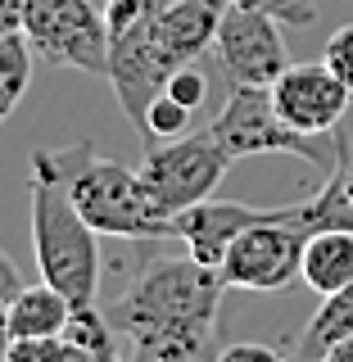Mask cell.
I'll list each match as a JSON object with an SVG mask.
<instances>
[{
    "instance_id": "cell-1",
    "label": "cell",
    "mask_w": 353,
    "mask_h": 362,
    "mask_svg": "<svg viewBox=\"0 0 353 362\" xmlns=\"http://www.w3.org/2000/svg\"><path fill=\"white\" fill-rule=\"evenodd\" d=\"M222 272L199 258H154L118 299L100 303L127 358L145 362H199L218 358V303Z\"/></svg>"
},
{
    "instance_id": "cell-2",
    "label": "cell",
    "mask_w": 353,
    "mask_h": 362,
    "mask_svg": "<svg viewBox=\"0 0 353 362\" xmlns=\"http://www.w3.org/2000/svg\"><path fill=\"white\" fill-rule=\"evenodd\" d=\"M32 163L45 168L77 213L96 226L100 235H118V240H173V218L154 209L150 190L141 173H132L118 158H105L96 141L59 145V150H32Z\"/></svg>"
},
{
    "instance_id": "cell-3",
    "label": "cell",
    "mask_w": 353,
    "mask_h": 362,
    "mask_svg": "<svg viewBox=\"0 0 353 362\" xmlns=\"http://www.w3.org/2000/svg\"><path fill=\"white\" fill-rule=\"evenodd\" d=\"M32 245H37L41 281L68 294L73 308L100 303V231L91 226L68 190L45 168L32 163Z\"/></svg>"
},
{
    "instance_id": "cell-4",
    "label": "cell",
    "mask_w": 353,
    "mask_h": 362,
    "mask_svg": "<svg viewBox=\"0 0 353 362\" xmlns=\"http://www.w3.org/2000/svg\"><path fill=\"white\" fill-rule=\"evenodd\" d=\"M209 132L222 141V150L231 158H254V154H286L303 158L313 168H335L340 158V127L331 136H308L290 127L272 105L267 86H231L226 105L213 113Z\"/></svg>"
},
{
    "instance_id": "cell-5",
    "label": "cell",
    "mask_w": 353,
    "mask_h": 362,
    "mask_svg": "<svg viewBox=\"0 0 353 362\" xmlns=\"http://www.w3.org/2000/svg\"><path fill=\"white\" fill-rule=\"evenodd\" d=\"M231 163L236 158L222 150V141L209 127L181 132L173 141L150 145V154H145V163H141V181H145V190H150L154 209L163 213V218H173V213L190 209V204L209 199L213 190L222 186V177L231 173Z\"/></svg>"
},
{
    "instance_id": "cell-6",
    "label": "cell",
    "mask_w": 353,
    "mask_h": 362,
    "mask_svg": "<svg viewBox=\"0 0 353 362\" xmlns=\"http://www.w3.org/2000/svg\"><path fill=\"white\" fill-rule=\"evenodd\" d=\"M308 235H313L308 226L294 222V204H281L277 218H263V222L245 226L218 263L226 290H258V294L286 290L303 267V245H308Z\"/></svg>"
},
{
    "instance_id": "cell-7",
    "label": "cell",
    "mask_w": 353,
    "mask_h": 362,
    "mask_svg": "<svg viewBox=\"0 0 353 362\" xmlns=\"http://www.w3.org/2000/svg\"><path fill=\"white\" fill-rule=\"evenodd\" d=\"M23 37L45 64L109 77V23L91 0H28Z\"/></svg>"
},
{
    "instance_id": "cell-8",
    "label": "cell",
    "mask_w": 353,
    "mask_h": 362,
    "mask_svg": "<svg viewBox=\"0 0 353 362\" xmlns=\"http://www.w3.org/2000/svg\"><path fill=\"white\" fill-rule=\"evenodd\" d=\"M213 54H218L222 73L231 77V86H272L290 68L281 18L245 5H226L218 37H213Z\"/></svg>"
},
{
    "instance_id": "cell-9",
    "label": "cell",
    "mask_w": 353,
    "mask_h": 362,
    "mask_svg": "<svg viewBox=\"0 0 353 362\" xmlns=\"http://www.w3.org/2000/svg\"><path fill=\"white\" fill-rule=\"evenodd\" d=\"M272 90V105L290 127L308 132V136H331L345 118V109L353 105V86L345 77H335L322 59L317 64H290Z\"/></svg>"
},
{
    "instance_id": "cell-10",
    "label": "cell",
    "mask_w": 353,
    "mask_h": 362,
    "mask_svg": "<svg viewBox=\"0 0 353 362\" xmlns=\"http://www.w3.org/2000/svg\"><path fill=\"white\" fill-rule=\"evenodd\" d=\"M226 5L231 0H163L158 5V14L150 18V50L168 77L186 64H199L213 50Z\"/></svg>"
},
{
    "instance_id": "cell-11",
    "label": "cell",
    "mask_w": 353,
    "mask_h": 362,
    "mask_svg": "<svg viewBox=\"0 0 353 362\" xmlns=\"http://www.w3.org/2000/svg\"><path fill=\"white\" fill-rule=\"evenodd\" d=\"M277 213H281V204H277V209H258V204L209 195V199L190 204V209L173 213V240L186 245L190 258L218 267L222 254L231 249V240L245 231V226H254V222H263V218H277Z\"/></svg>"
},
{
    "instance_id": "cell-12",
    "label": "cell",
    "mask_w": 353,
    "mask_h": 362,
    "mask_svg": "<svg viewBox=\"0 0 353 362\" xmlns=\"http://www.w3.org/2000/svg\"><path fill=\"white\" fill-rule=\"evenodd\" d=\"M68 317H73V303H68L64 290H54L50 281H37V286H23L18 299L9 303L5 326H0V339H37V335H64ZM0 344V354H5Z\"/></svg>"
},
{
    "instance_id": "cell-13",
    "label": "cell",
    "mask_w": 353,
    "mask_h": 362,
    "mask_svg": "<svg viewBox=\"0 0 353 362\" xmlns=\"http://www.w3.org/2000/svg\"><path fill=\"white\" fill-rule=\"evenodd\" d=\"M299 281L317 294V299H322V294L345 290V286H353V231H345V226L313 231L308 245H303Z\"/></svg>"
},
{
    "instance_id": "cell-14",
    "label": "cell",
    "mask_w": 353,
    "mask_h": 362,
    "mask_svg": "<svg viewBox=\"0 0 353 362\" xmlns=\"http://www.w3.org/2000/svg\"><path fill=\"white\" fill-rule=\"evenodd\" d=\"M345 339H353V286L335 290V294H322V308L303 326L294 354L308 358V362H331V354Z\"/></svg>"
},
{
    "instance_id": "cell-15",
    "label": "cell",
    "mask_w": 353,
    "mask_h": 362,
    "mask_svg": "<svg viewBox=\"0 0 353 362\" xmlns=\"http://www.w3.org/2000/svg\"><path fill=\"white\" fill-rule=\"evenodd\" d=\"M64 335L77 344V354H82L86 362H109V358H127V349H122L118 331H113V322L105 317V308L100 303H91V308H73V317H68Z\"/></svg>"
},
{
    "instance_id": "cell-16",
    "label": "cell",
    "mask_w": 353,
    "mask_h": 362,
    "mask_svg": "<svg viewBox=\"0 0 353 362\" xmlns=\"http://www.w3.org/2000/svg\"><path fill=\"white\" fill-rule=\"evenodd\" d=\"M32 41L23 32H0V122L18 109L32 86Z\"/></svg>"
},
{
    "instance_id": "cell-17",
    "label": "cell",
    "mask_w": 353,
    "mask_h": 362,
    "mask_svg": "<svg viewBox=\"0 0 353 362\" xmlns=\"http://www.w3.org/2000/svg\"><path fill=\"white\" fill-rule=\"evenodd\" d=\"M5 362H86L68 335H37V339H9Z\"/></svg>"
},
{
    "instance_id": "cell-18",
    "label": "cell",
    "mask_w": 353,
    "mask_h": 362,
    "mask_svg": "<svg viewBox=\"0 0 353 362\" xmlns=\"http://www.w3.org/2000/svg\"><path fill=\"white\" fill-rule=\"evenodd\" d=\"M186 122H190V109L163 90V95H158L154 105H150V113H145V132H141V141H145V145L173 141V136L186 132Z\"/></svg>"
},
{
    "instance_id": "cell-19",
    "label": "cell",
    "mask_w": 353,
    "mask_h": 362,
    "mask_svg": "<svg viewBox=\"0 0 353 362\" xmlns=\"http://www.w3.org/2000/svg\"><path fill=\"white\" fill-rule=\"evenodd\" d=\"M168 95L181 100L186 109H199L204 105V95H209V77L199 73V64H186V68H177L173 77H168Z\"/></svg>"
},
{
    "instance_id": "cell-20",
    "label": "cell",
    "mask_w": 353,
    "mask_h": 362,
    "mask_svg": "<svg viewBox=\"0 0 353 362\" xmlns=\"http://www.w3.org/2000/svg\"><path fill=\"white\" fill-rule=\"evenodd\" d=\"M231 5H245V9H263V14L281 18V23H294V28H303V23L317 18L313 0H231Z\"/></svg>"
},
{
    "instance_id": "cell-21",
    "label": "cell",
    "mask_w": 353,
    "mask_h": 362,
    "mask_svg": "<svg viewBox=\"0 0 353 362\" xmlns=\"http://www.w3.org/2000/svg\"><path fill=\"white\" fill-rule=\"evenodd\" d=\"M322 64L331 68L335 77H345V82L353 86V23L349 28H340L331 41H326V50H322Z\"/></svg>"
},
{
    "instance_id": "cell-22",
    "label": "cell",
    "mask_w": 353,
    "mask_h": 362,
    "mask_svg": "<svg viewBox=\"0 0 353 362\" xmlns=\"http://www.w3.org/2000/svg\"><path fill=\"white\" fill-rule=\"evenodd\" d=\"M286 354V344H254V339H241V344L218 349V362H277Z\"/></svg>"
},
{
    "instance_id": "cell-23",
    "label": "cell",
    "mask_w": 353,
    "mask_h": 362,
    "mask_svg": "<svg viewBox=\"0 0 353 362\" xmlns=\"http://www.w3.org/2000/svg\"><path fill=\"white\" fill-rule=\"evenodd\" d=\"M28 286V281L18 276V267H14V258L5 254V249H0V326H5V313H9V303L18 299V290ZM0 344H5V339H0Z\"/></svg>"
},
{
    "instance_id": "cell-24",
    "label": "cell",
    "mask_w": 353,
    "mask_h": 362,
    "mask_svg": "<svg viewBox=\"0 0 353 362\" xmlns=\"http://www.w3.org/2000/svg\"><path fill=\"white\" fill-rule=\"evenodd\" d=\"M28 0H0V32H23Z\"/></svg>"
}]
</instances>
